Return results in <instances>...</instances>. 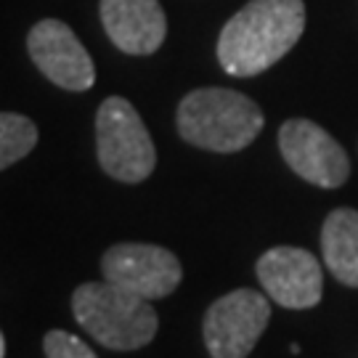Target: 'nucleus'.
<instances>
[{
    "label": "nucleus",
    "instance_id": "1",
    "mask_svg": "<svg viewBox=\"0 0 358 358\" xmlns=\"http://www.w3.org/2000/svg\"><path fill=\"white\" fill-rule=\"evenodd\" d=\"M303 32V0H250L220 29L217 62L231 77H255L292 51Z\"/></svg>",
    "mask_w": 358,
    "mask_h": 358
},
{
    "label": "nucleus",
    "instance_id": "2",
    "mask_svg": "<svg viewBox=\"0 0 358 358\" xmlns=\"http://www.w3.org/2000/svg\"><path fill=\"white\" fill-rule=\"evenodd\" d=\"M180 138L196 149L234 154L260 136L266 117L250 96L231 88H196L183 96L176 115Z\"/></svg>",
    "mask_w": 358,
    "mask_h": 358
},
{
    "label": "nucleus",
    "instance_id": "3",
    "mask_svg": "<svg viewBox=\"0 0 358 358\" xmlns=\"http://www.w3.org/2000/svg\"><path fill=\"white\" fill-rule=\"evenodd\" d=\"M77 324L109 350H138L157 334V313L149 300L136 297L112 282H88L72 294Z\"/></svg>",
    "mask_w": 358,
    "mask_h": 358
},
{
    "label": "nucleus",
    "instance_id": "4",
    "mask_svg": "<svg viewBox=\"0 0 358 358\" xmlns=\"http://www.w3.org/2000/svg\"><path fill=\"white\" fill-rule=\"evenodd\" d=\"M96 149L103 173L122 183H141L157 167V149L136 106L109 96L96 115Z\"/></svg>",
    "mask_w": 358,
    "mask_h": 358
},
{
    "label": "nucleus",
    "instance_id": "5",
    "mask_svg": "<svg viewBox=\"0 0 358 358\" xmlns=\"http://www.w3.org/2000/svg\"><path fill=\"white\" fill-rule=\"evenodd\" d=\"M271 321V303L255 289H234L207 308L205 345L213 358H247Z\"/></svg>",
    "mask_w": 358,
    "mask_h": 358
},
{
    "label": "nucleus",
    "instance_id": "6",
    "mask_svg": "<svg viewBox=\"0 0 358 358\" xmlns=\"http://www.w3.org/2000/svg\"><path fill=\"white\" fill-rule=\"evenodd\" d=\"M101 273L106 282L143 300L167 297L183 279L180 260L170 250L136 242L109 247L101 257Z\"/></svg>",
    "mask_w": 358,
    "mask_h": 358
},
{
    "label": "nucleus",
    "instance_id": "7",
    "mask_svg": "<svg viewBox=\"0 0 358 358\" xmlns=\"http://www.w3.org/2000/svg\"><path fill=\"white\" fill-rule=\"evenodd\" d=\"M279 149L292 173L319 189H340L350 176L345 149L310 120H287L279 128Z\"/></svg>",
    "mask_w": 358,
    "mask_h": 358
},
{
    "label": "nucleus",
    "instance_id": "8",
    "mask_svg": "<svg viewBox=\"0 0 358 358\" xmlns=\"http://www.w3.org/2000/svg\"><path fill=\"white\" fill-rule=\"evenodd\" d=\"M27 51L43 75L64 90H88L96 83V66L72 27L59 19H43L27 35Z\"/></svg>",
    "mask_w": 358,
    "mask_h": 358
},
{
    "label": "nucleus",
    "instance_id": "9",
    "mask_svg": "<svg viewBox=\"0 0 358 358\" xmlns=\"http://www.w3.org/2000/svg\"><path fill=\"white\" fill-rule=\"evenodd\" d=\"M255 273L273 303L292 310L319 306L324 292L321 266L303 247H273L263 252Z\"/></svg>",
    "mask_w": 358,
    "mask_h": 358
},
{
    "label": "nucleus",
    "instance_id": "10",
    "mask_svg": "<svg viewBox=\"0 0 358 358\" xmlns=\"http://www.w3.org/2000/svg\"><path fill=\"white\" fill-rule=\"evenodd\" d=\"M101 24L122 53L149 56L167 38V19L159 0H101Z\"/></svg>",
    "mask_w": 358,
    "mask_h": 358
},
{
    "label": "nucleus",
    "instance_id": "11",
    "mask_svg": "<svg viewBox=\"0 0 358 358\" xmlns=\"http://www.w3.org/2000/svg\"><path fill=\"white\" fill-rule=\"evenodd\" d=\"M324 263L337 282L358 287V210L337 207L321 226Z\"/></svg>",
    "mask_w": 358,
    "mask_h": 358
},
{
    "label": "nucleus",
    "instance_id": "12",
    "mask_svg": "<svg viewBox=\"0 0 358 358\" xmlns=\"http://www.w3.org/2000/svg\"><path fill=\"white\" fill-rule=\"evenodd\" d=\"M38 143L35 122L16 112H0V170L24 159Z\"/></svg>",
    "mask_w": 358,
    "mask_h": 358
},
{
    "label": "nucleus",
    "instance_id": "13",
    "mask_svg": "<svg viewBox=\"0 0 358 358\" xmlns=\"http://www.w3.org/2000/svg\"><path fill=\"white\" fill-rule=\"evenodd\" d=\"M43 348H45L48 358H99L80 337L64 332V329H53L45 334Z\"/></svg>",
    "mask_w": 358,
    "mask_h": 358
},
{
    "label": "nucleus",
    "instance_id": "14",
    "mask_svg": "<svg viewBox=\"0 0 358 358\" xmlns=\"http://www.w3.org/2000/svg\"><path fill=\"white\" fill-rule=\"evenodd\" d=\"M0 358H6V340H3V332H0Z\"/></svg>",
    "mask_w": 358,
    "mask_h": 358
}]
</instances>
